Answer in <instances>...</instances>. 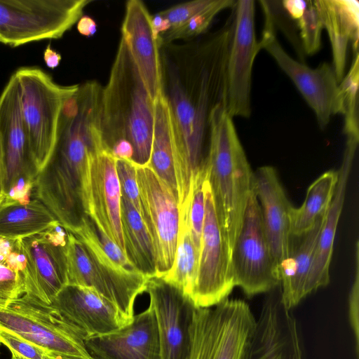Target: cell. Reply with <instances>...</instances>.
Returning <instances> with one entry per match:
<instances>
[{"label": "cell", "instance_id": "obj_44", "mask_svg": "<svg viewBox=\"0 0 359 359\" xmlns=\"http://www.w3.org/2000/svg\"><path fill=\"white\" fill-rule=\"evenodd\" d=\"M151 26L154 34L158 41V37L170 29L168 21L161 17L158 13L151 16ZM159 44V43H158Z\"/></svg>", "mask_w": 359, "mask_h": 359}, {"label": "cell", "instance_id": "obj_1", "mask_svg": "<svg viewBox=\"0 0 359 359\" xmlns=\"http://www.w3.org/2000/svg\"><path fill=\"white\" fill-rule=\"evenodd\" d=\"M234 25L232 13L213 32L159 46L162 94L175 137L179 208L188 203L205 169L212 113L219 105L226 106V66Z\"/></svg>", "mask_w": 359, "mask_h": 359}, {"label": "cell", "instance_id": "obj_16", "mask_svg": "<svg viewBox=\"0 0 359 359\" xmlns=\"http://www.w3.org/2000/svg\"><path fill=\"white\" fill-rule=\"evenodd\" d=\"M233 9L235 25L226 66V109L232 118H249L252 67L261 50L255 34V1H236Z\"/></svg>", "mask_w": 359, "mask_h": 359}, {"label": "cell", "instance_id": "obj_20", "mask_svg": "<svg viewBox=\"0 0 359 359\" xmlns=\"http://www.w3.org/2000/svg\"><path fill=\"white\" fill-rule=\"evenodd\" d=\"M121 33L144 86L154 102L162 94L160 50L151 26V15L142 1H127Z\"/></svg>", "mask_w": 359, "mask_h": 359}, {"label": "cell", "instance_id": "obj_3", "mask_svg": "<svg viewBox=\"0 0 359 359\" xmlns=\"http://www.w3.org/2000/svg\"><path fill=\"white\" fill-rule=\"evenodd\" d=\"M99 152L97 142L85 127L62 122L53 152L34 180L35 198L69 233L88 215L90 161Z\"/></svg>", "mask_w": 359, "mask_h": 359}, {"label": "cell", "instance_id": "obj_7", "mask_svg": "<svg viewBox=\"0 0 359 359\" xmlns=\"http://www.w3.org/2000/svg\"><path fill=\"white\" fill-rule=\"evenodd\" d=\"M0 327L28 341L47 356L93 359L83 337L56 309L26 294L0 304Z\"/></svg>", "mask_w": 359, "mask_h": 359}, {"label": "cell", "instance_id": "obj_31", "mask_svg": "<svg viewBox=\"0 0 359 359\" xmlns=\"http://www.w3.org/2000/svg\"><path fill=\"white\" fill-rule=\"evenodd\" d=\"M199 254L184 222H180L177 245L174 262L170 271L161 277L181 290L191 299L195 287Z\"/></svg>", "mask_w": 359, "mask_h": 359}, {"label": "cell", "instance_id": "obj_37", "mask_svg": "<svg viewBox=\"0 0 359 359\" xmlns=\"http://www.w3.org/2000/svg\"><path fill=\"white\" fill-rule=\"evenodd\" d=\"M121 196L141 213V203L137 180L136 165L131 161L115 158Z\"/></svg>", "mask_w": 359, "mask_h": 359}, {"label": "cell", "instance_id": "obj_17", "mask_svg": "<svg viewBox=\"0 0 359 359\" xmlns=\"http://www.w3.org/2000/svg\"><path fill=\"white\" fill-rule=\"evenodd\" d=\"M145 292L156 318L160 359H186L196 307L193 302L161 277L147 278Z\"/></svg>", "mask_w": 359, "mask_h": 359}, {"label": "cell", "instance_id": "obj_24", "mask_svg": "<svg viewBox=\"0 0 359 359\" xmlns=\"http://www.w3.org/2000/svg\"><path fill=\"white\" fill-rule=\"evenodd\" d=\"M323 28L327 32L332 52V67L339 83L345 76L347 50L352 42L358 51L359 2L356 0H315Z\"/></svg>", "mask_w": 359, "mask_h": 359}, {"label": "cell", "instance_id": "obj_49", "mask_svg": "<svg viewBox=\"0 0 359 359\" xmlns=\"http://www.w3.org/2000/svg\"><path fill=\"white\" fill-rule=\"evenodd\" d=\"M0 345H1V343H0Z\"/></svg>", "mask_w": 359, "mask_h": 359}, {"label": "cell", "instance_id": "obj_5", "mask_svg": "<svg viewBox=\"0 0 359 359\" xmlns=\"http://www.w3.org/2000/svg\"><path fill=\"white\" fill-rule=\"evenodd\" d=\"M257 319L243 300L195 307L186 359H246Z\"/></svg>", "mask_w": 359, "mask_h": 359}, {"label": "cell", "instance_id": "obj_41", "mask_svg": "<svg viewBox=\"0 0 359 359\" xmlns=\"http://www.w3.org/2000/svg\"><path fill=\"white\" fill-rule=\"evenodd\" d=\"M282 6L287 15L292 19L299 20L303 15L308 4V1L303 0H284L281 1Z\"/></svg>", "mask_w": 359, "mask_h": 359}, {"label": "cell", "instance_id": "obj_43", "mask_svg": "<svg viewBox=\"0 0 359 359\" xmlns=\"http://www.w3.org/2000/svg\"><path fill=\"white\" fill-rule=\"evenodd\" d=\"M43 58L46 66L51 69H54L59 66L62 56L59 53L53 49L49 43L44 49Z\"/></svg>", "mask_w": 359, "mask_h": 359}, {"label": "cell", "instance_id": "obj_10", "mask_svg": "<svg viewBox=\"0 0 359 359\" xmlns=\"http://www.w3.org/2000/svg\"><path fill=\"white\" fill-rule=\"evenodd\" d=\"M205 219L196 282L191 296L196 307L213 306L228 298L235 287L231 250L210 184L204 180Z\"/></svg>", "mask_w": 359, "mask_h": 359}, {"label": "cell", "instance_id": "obj_19", "mask_svg": "<svg viewBox=\"0 0 359 359\" xmlns=\"http://www.w3.org/2000/svg\"><path fill=\"white\" fill-rule=\"evenodd\" d=\"M253 187L261 208L265 234L278 273L290 252V214L293 206L272 166H262L254 172Z\"/></svg>", "mask_w": 359, "mask_h": 359}, {"label": "cell", "instance_id": "obj_46", "mask_svg": "<svg viewBox=\"0 0 359 359\" xmlns=\"http://www.w3.org/2000/svg\"><path fill=\"white\" fill-rule=\"evenodd\" d=\"M46 359H70V358H62V357H50V356H46Z\"/></svg>", "mask_w": 359, "mask_h": 359}, {"label": "cell", "instance_id": "obj_38", "mask_svg": "<svg viewBox=\"0 0 359 359\" xmlns=\"http://www.w3.org/2000/svg\"><path fill=\"white\" fill-rule=\"evenodd\" d=\"M0 343L11 351L12 355L19 359H46L47 355L36 346L1 327Z\"/></svg>", "mask_w": 359, "mask_h": 359}, {"label": "cell", "instance_id": "obj_21", "mask_svg": "<svg viewBox=\"0 0 359 359\" xmlns=\"http://www.w3.org/2000/svg\"><path fill=\"white\" fill-rule=\"evenodd\" d=\"M121 201L115 158L102 151L90 161L88 215L124 252Z\"/></svg>", "mask_w": 359, "mask_h": 359}, {"label": "cell", "instance_id": "obj_14", "mask_svg": "<svg viewBox=\"0 0 359 359\" xmlns=\"http://www.w3.org/2000/svg\"><path fill=\"white\" fill-rule=\"evenodd\" d=\"M69 232L55 222L39 233L18 240L26 294L50 305L67 285Z\"/></svg>", "mask_w": 359, "mask_h": 359}, {"label": "cell", "instance_id": "obj_34", "mask_svg": "<svg viewBox=\"0 0 359 359\" xmlns=\"http://www.w3.org/2000/svg\"><path fill=\"white\" fill-rule=\"evenodd\" d=\"M18 241L16 247L0 259V304L18 298L25 293L22 276L23 260Z\"/></svg>", "mask_w": 359, "mask_h": 359}, {"label": "cell", "instance_id": "obj_2", "mask_svg": "<svg viewBox=\"0 0 359 359\" xmlns=\"http://www.w3.org/2000/svg\"><path fill=\"white\" fill-rule=\"evenodd\" d=\"M154 102L121 37L108 82L102 88L101 132L104 151L114 158L149 163Z\"/></svg>", "mask_w": 359, "mask_h": 359}, {"label": "cell", "instance_id": "obj_32", "mask_svg": "<svg viewBox=\"0 0 359 359\" xmlns=\"http://www.w3.org/2000/svg\"><path fill=\"white\" fill-rule=\"evenodd\" d=\"M234 0H212L205 8L194 15L182 25L170 29L158 37L159 46L177 40H190L205 33L212 20L219 12L228 8H233Z\"/></svg>", "mask_w": 359, "mask_h": 359}, {"label": "cell", "instance_id": "obj_39", "mask_svg": "<svg viewBox=\"0 0 359 359\" xmlns=\"http://www.w3.org/2000/svg\"><path fill=\"white\" fill-rule=\"evenodd\" d=\"M211 1L212 0L187 1L160 11L158 14L166 19L170 24V29H173L185 23L194 15L208 6Z\"/></svg>", "mask_w": 359, "mask_h": 359}, {"label": "cell", "instance_id": "obj_6", "mask_svg": "<svg viewBox=\"0 0 359 359\" xmlns=\"http://www.w3.org/2000/svg\"><path fill=\"white\" fill-rule=\"evenodd\" d=\"M13 74L18 82L25 131L39 172L54 149L63 106L79 84H58L37 67H22Z\"/></svg>", "mask_w": 359, "mask_h": 359}, {"label": "cell", "instance_id": "obj_28", "mask_svg": "<svg viewBox=\"0 0 359 359\" xmlns=\"http://www.w3.org/2000/svg\"><path fill=\"white\" fill-rule=\"evenodd\" d=\"M121 220L126 256L145 277L156 276L155 254L148 231L139 212L122 196Z\"/></svg>", "mask_w": 359, "mask_h": 359}, {"label": "cell", "instance_id": "obj_33", "mask_svg": "<svg viewBox=\"0 0 359 359\" xmlns=\"http://www.w3.org/2000/svg\"><path fill=\"white\" fill-rule=\"evenodd\" d=\"M359 55L354 54L351 68L340 83L339 88L342 98L345 116L344 133L347 139L359 140L358 118V90L359 82Z\"/></svg>", "mask_w": 359, "mask_h": 359}, {"label": "cell", "instance_id": "obj_23", "mask_svg": "<svg viewBox=\"0 0 359 359\" xmlns=\"http://www.w3.org/2000/svg\"><path fill=\"white\" fill-rule=\"evenodd\" d=\"M358 142L351 140L346 141L342 163L337 170L338 181L334 194L318 238L312 265L308 276L305 288L306 296L330 283V266L336 231Z\"/></svg>", "mask_w": 359, "mask_h": 359}, {"label": "cell", "instance_id": "obj_40", "mask_svg": "<svg viewBox=\"0 0 359 359\" xmlns=\"http://www.w3.org/2000/svg\"><path fill=\"white\" fill-rule=\"evenodd\" d=\"M355 278L349 293L348 313L351 326L353 331L355 344L356 354L358 353V309H359V243H355Z\"/></svg>", "mask_w": 359, "mask_h": 359}, {"label": "cell", "instance_id": "obj_22", "mask_svg": "<svg viewBox=\"0 0 359 359\" xmlns=\"http://www.w3.org/2000/svg\"><path fill=\"white\" fill-rule=\"evenodd\" d=\"M84 341L93 359H160L156 318L150 305L116 331Z\"/></svg>", "mask_w": 359, "mask_h": 359}, {"label": "cell", "instance_id": "obj_35", "mask_svg": "<svg viewBox=\"0 0 359 359\" xmlns=\"http://www.w3.org/2000/svg\"><path fill=\"white\" fill-rule=\"evenodd\" d=\"M205 170L196 183L187 209L180 214V222H184L189 231L191 240L199 254L205 219L204 180Z\"/></svg>", "mask_w": 359, "mask_h": 359}, {"label": "cell", "instance_id": "obj_29", "mask_svg": "<svg viewBox=\"0 0 359 359\" xmlns=\"http://www.w3.org/2000/svg\"><path fill=\"white\" fill-rule=\"evenodd\" d=\"M338 181V171L328 170L318 177L308 188L302 205L292 208L290 214L291 236L299 237L325 215L332 203Z\"/></svg>", "mask_w": 359, "mask_h": 359}, {"label": "cell", "instance_id": "obj_9", "mask_svg": "<svg viewBox=\"0 0 359 359\" xmlns=\"http://www.w3.org/2000/svg\"><path fill=\"white\" fill-rule=\"evenodd\" d=\"M0 159L4 198L30 201L39 170L25 131L13 74L0 95Z\"/></svg>", "mask_w": 359, "mask_h": 359}, {"label": "cell", "instance_id": "obj_45", "mask_svg": "<svg viewBox=\"0 0 359 359\" xmlns=\"http://www.w3.org/2000/svg\"><path fill=\"white\" fill-rule=\"evenodd\" d=\"M4 198V196L3 194L2 191V180H1V159H0V203L3 201Z\"/></svg>", "mask_w": 359, "mask_h": 359}, {"label": "cell", "instance_id": "obj_30", "mask_svg": "<svg viewBox=\"0 0 359 359\" xmlns=\"http://www.w3.org/2000/svg\"><path fill=\"white\" fill-rule=\"evenodd\" d=\"M72 234L106 265L126 273H140L122 250L100 229L89 215L84 217L80 226Z\"/></svg>", "mask_w": 359, "mask_h": 359}, {"label": "cell", "instance_id": "obj_42", "mask_svg": "<svg viewBox=\"0 0 359 359\" xmlns=\"http://www.w3.org/2000/svg\"><path fill=\"white\" fill-rule=\"evenodd\" d=\"M76 28L81 35L90 37L96 33L97 24L90 16L83 15L77 22Z\"/></svg>", "mask_w": 359, "mask_h": 359}, {"label": "cell", "instance_id": "obj_36", "mask_svg": "<svg viewBox=\"0 0 359 359\" xmlns=\"http://www.w3.org/2000/svg\"><path fill=\"white\" fill-rule=\"evenodd\" d=\"M303 52L312 55L321 48L323 26L313 1H309L302 16L297 20Z\"/></svg>", "mask_w": 359, "mask_h": 359}, {"label": "cell", "instance_id": "obj_15", "mask_svg": "<svg viewBox=\"0 0 359 359\" xmlns=\"http://www.w3.org/2000/svg\"><path fill=\"white\" fill-rule=\"evenodd\" d=\"M140 215L153 245L157 277L172 268L179 234L178 201L169 187L149 165H136Z\"/></svg>", "mask_w": 359, "mask_h": 359}, {"label": "cell", "instance_id": "obj_13", "mask_svg": "<svg viewBox=\"0 0 359 359\" xmlns=\"http://www.w3.org/2000/svg\"><path fill=\"white\" fill-rule=\"evenodd\" d=\"M67 285L88 287L111 304L130 323L136 297L145 292L147 278L118 271L100 261L86 245L69 232L67 246Z\"/></svg>", "mask_w": 359, "mask_h": 359}, {"label": "cell", "instance_id": "obj_47", "mask_svg": "<svg viewBox=\"0 0 359 359\" xmlns=\"http://www.w3.org/2000/svg\"><path fill=\"white\" fill-rule=\"evenodd\" d=\"M0 43H1V39H0Z\"/></svg>", "mask_w": 359, "mask_h": 359}, {"label": "cell", "instance_id": "obj_8", "mask_svg": "<svg viewBox=\"0 0 359 359\" xmlns=\"http://www.w3.org/2000/svg\"><path fill=\"white\" fill-rule=\"evenodd\" d=\"M90 0H0L1 43L18 47L58 39L83 16Z\"/></svg>", "mask_w": 359, "mask_h": 359}, {"label": "cell", "instance_id": "obj_25", "mask_svg": "<svg viewBox=\"0 0 359 359\" xmlns=\"http://www.w3.org/2000/svg\"><path fill=\"white\" fill-rule=\"evenodd\" d=\"M326 214L318 219L311 230L300 236L297 247L294 248L291 241L290 255L278 271L281 300L289 310L306 297V281Z\"/></svg>", "mask_w": 359, "mask_h": 359}, {"label": "cell", "instance_id": "obj_18", "mask_svg": "<svg viewBox=\"0 0 359 359\" xmlns=\"http://www.w3.org/2000/svg\"><path fill=\"white\" fill-rule=\"evenodd\" d=\"M84 340L113 332L130 323L93 290L67 285L50 304Z\"/></svg>", "mask_w": 359, "mask_h": 359}, {"label": "cell", "instance_id": "obj_26", "mask_svg": "<svg viewBox=\"0 0 359 359\" xmlns=\"http://www.w3.org/2000/svg\"><path fill=\"white\" fill-rule=\"evenodd\" d=\"M176 144L172 116L161 94L154 101V123L149 165L169 187L177 199L175 171Z\"/></svg>", "mask_w": 359, "mask_h": 359}, {"label": "cell", "instance_id": "obj_11", "mask_svg": "<svg viewBox=\"0 0 359 359\" xmlns=\"http://www.w3.org/2000/svg\"><path fill=\"white\" fill-rule=\"evenodd\" d=\"M231 267L235 286L249 297L269 292L280 285L254 187L231 250Z\"/></svg>", "mask_w": 359, "mask_h": 359}, {"label": "cell", "instance_id": "obj_27", "mask_svg": "<svg viewBox=\"0 0 359 359\" xmlns=\"http://www.w3.org/2000/svg\"><path fill=\"white\" fill-rule=\"evenodd\" d=\"M57 222L38 199L20 202L4 198L0 203V238H24L48 229Z\"/></svg>", "mask_w": 359, "mask_h": 359}, {"label": "cell", "instance_id": "obj_4", "mask_svg": "<svg viewBox=\"0 0 359 359\" xmlns=\"http://www.w3.org/2000/svg\"><path fill=\"white\" fill-rule=\"evenodd\" d=\"M206 170L232 250L253 189L254 172L225 104L212 115Z\"/></svg>", "mask_w": 359, "mask_h": 359}, {"label": "cell", "instance_id": "obj_12", "mask_svg": "<svg viewBox=\"0 0 359 359\" xmlns=\"http://www.w3.org/2000/svg\"><path fill=\"white\" fill-rule=\"evenodd\" d=\"M263 11L264 25L259 41L260 49H265L294 83L315 113L319 127L324 130L332 116L344 114V111L332 65L325 62L312 69L290 57L276 38L270 11L264 8Z\"/></svg>", "mask_w": 359, "mask_h": 359}, {"label": "cell", "instance_id": "obj_48", "mask_svg": "<svg viewBox=\"0 0 359 359\" xmlns=\"http://www.w3.org/2000/svg\"><path fill=\"white\" fill-rule=\"evenodd\" d=\"M1 257H0V259H1Z\"/></svg>", "mask_w": 359, "mask_h": 359}]
</instances>
